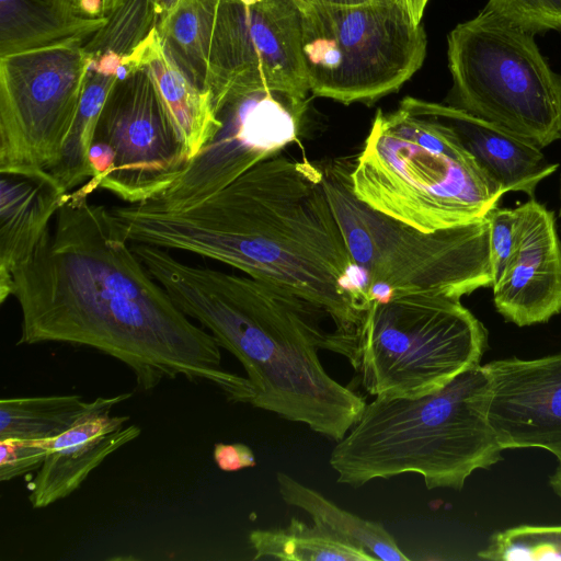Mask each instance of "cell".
I'll return each instance as SVG.
<instances>
[{"instance_id":"obj_28","label":"cell","mask_w":561,"mask_h":561,"mask_svg":"<svg viewBox=\"0 0 561 561\" xmlns=\"http://www.w3.org/2000/svg\"><path fill=\"white\" fill-rule=\"evenodd\" d=\"M489 249L493 285L502 277L517 244V208L494 206L489 213ZM493 287V286H492Z\"/></svg>"},{"instance_id":"obj_17","label":"cell","mask_w":561,"mask_h":561,"mask_svg":"<svg viewBox=\"0 0 561 561\" xmlns=\"http://www.w3.org/2000/svg\"><path fill=\"white\" fill-rule=\"evenodd\" d=\"M426 113L448 124L484 171L504 193L520 192L534 198L539 183L556 172L542 149L453 105L415 99Z\"/></svg>"},{"instance_id":"obj_12","label":"cell","mask_w":561,"mask_h":561,"mask_svg":"<svg viewBox=\"0 0 561 561\" xmlns=\"http://www.w3.org/2000/svg\"><path fill=\"white\" fill-rule=\"evenodd\" d=\"M255 87L309 91L299 0H220L206 90L214 104L230 90Z\"/></svg>"},{"instance_id":"obj_22","label":"cell","mask_w":561,"mask_h":561,"mask_svg":"<svg viewBox=\"0 0 561 561\" xmlns=\"http://www.w3.org/2000/svg\"><path fill=\"white\" fill-rule=\"evenodd\" d=\"M276 483L282 500L311 516L313 523L325 527L341 539L365 550L375 560L409 561L393 536L381 523L353 514L323 494L289 474L276 472Z\"/></svg>"},{"instance_id":"obj_25","label":"cell","mask_w":561,"mask_h":561,"mask_svg":"<svg viewBox=\"0 0 561 561\" xmlns=\"http://www.w3.org/2000/svg\"><path fill=\"white\" fill-rule=\"evenodd\" d=\"M253 560L280 561H374L365 550L313 523L291 518L287 527L254 529L249 534Z\"/></svg>"},{"instance_id":"obj_34","label":"cell","mask_w":561,"mask_h":561,"mask_svg":"<svg viewBox=\"0 0 561 561\" xmlns=\"http://www.w3.org/2000/svg\"><path fill=\"white\" fill-rule=\"evenodd\" d=\"M304 2H313V3H325V4H340V5H356V4H365L371 2H380L387 0H300Z\"/></svg>"},{"instance_id":"obj_6","label":"cell","mask_w":561,"mask_h":561,"mask_svg":"<svg viewBox=\"0 0 561 561\" xmlns=\"http://www.w3.org/2000/svg\"><path fill=\"white\" fill-rule=\"evenodd\" d=\"M353 163L336 159L320 168L367 306L412 293L460 299L493 286L488 215L449 229L421 231L360 202L352 188Z\"/></svg>"},{"instance_id":"obj_7","label":"cell","mask_w":561,"mask_h":561,"mask_svg":"<svg viewBox=\"0 0 561 561\" xmlns=\"http://www.w3.org/2000/svg\"><path fill=\"white\" fill-rule=\"evenodd\" d=\"M488 330L461 302L412 293L370 302L356 336V369L376 399H415L481 365Z\"/></svg>"},{"instance_id":"obj_19","label":"cell","mask_w":561,"mask_h":561,"mask_svg":"<svg viewBox=\"0 0 561 561\" xmlns=\"http://www.w3.org/2000/svg\"><path fill=\"white\" fill-rule=\"evenodd\" d=\"M138 62L149 73L191 161L221 127L209 92L194 84L165 53L157 27L141 47Z\"/></svg>"},{"instance_id":"obj_9","label":"cell","mask_w":561,"mask_h":561,"mask_svg":"<svg viewBox=\"0 0 561 561\" xmlns=\"http://www.w3.org/2000/svg\"><path fill=\"white\" fill-rule=\"evenodd\" d=\"M299 4L302 61L317 96L374 102L397 91L424 61L426 35L404 0Z\"/></svg>"},{"instance_id":"obj_32","label":"cell","mask_w":561,"mask_h":561,"mask_svg":"<svg viewBox=\"0 0 561 561\" xmlns=\"http://www.w3.org/2000/svg\"><path fill=\"white\" fill-rule=\"evenodd\" d=\"M178 2L179 0H151L157 16V25L169 14Z\"/></svg>"},{"instance_id":"obj_31","label":"cell","mask_w":561,"mask_h":561,"mask_svg":"<svg viewBox=\"0 0 561 561\" xmlns=\"http://www.w3.org/2000/svg\"><path fill=\"white\" fill-rule=\"evenodd\" d=\"M84 16L91 19L106 18L121 0H72Z\"/></svg>"},{"instance_id":"obj_16","label":"cell","mask_w":561,"mask_h":561,"mask_svg":"<svg viewBox=\"0 0 561 561\" xmlns=\"http://www.w3.org/2000/svg\"><path fill=\"white\" fill-rule=\"evenodd\" d=\"M117 404L101 407L62 434L48 439V454L28 484V501L45 508L73 493L105 458L136 439L141 428L129 416H111Z\"/></svg>"},{"instance_id":"obj_11","label":"cell","mask_w":561,"mask_h":561,"mask_svg":"<svg viewBox=\"0 0 561 561\" xmlns=\"http://www.w3.org/2000/svg\"><path fill=\"white\" fill-rule=\"evenodd\" d=\"M221 127L165 191L139 203L181 210L218 193L257 163L297 140L306 95L255 87L233 89L214 103Z\"/></svg>"},{"instance_id":"obj_4","label":"cell","mask_w":561,"mask_h":561,"mask_svg":"<svg viewBox=\"0 0 561 561\" xmlns=\"http://www.w3.org/2000/svg\"><path fill=\"white\" fill-rule=\"evenodd\" d=\"M490 396L479 365L415 399L375 398L331 451L336 482L359 488L417 473L428 490L460 491L474 470L502 460L504 449L488 416Z\"/></svg>"},{"instance_id":"obj_30","label":"cell","mask_w":561,"mask_h":561,"mask_svg":"<svg viewBox=\"0 0 561 561\" xmlns=\"http://www.w3.org/2000/svg\"><path fill=\"white\" fill-rule=\"evenodd\" d=\"M214 460L222 471L233 472L256 465L252 449L241 443H218L214 448Z\"/></svg>"},{"instance_id":"obj_36","label":"cell","mask_w":561,"mask_h":561,"mask_svg":"<svg viewBox=\"0 0 561 561\" xmlns=\"http://www.w3.org/2000/svg\"><path fill=\"white\" fill-rule=\"evenodd\" d=\"M560 199H561V184H560Z\"/></svg>"},{"instance_id":"obj_18","label":"cell","mask_w":561,"mask_h":561,"mask_svg":"<svg viewBox=\"0 0 561 561\" xmlns=\"http://www.w3.org/2000/svg\"><path fill=\"white\" fill-rule=\"evenodd\" d=\"M0 174V304H3L11 296L14 271L33 255L69 193L48 172Z\"/></svg>"},{"instance_id":"obj_33","label":"cell","mask_w":561,"mask_h":561,"mask_svg":"<svg viewBox=\"0 0 561 561\" xmlns=\"http://www.w3.org/2000/svg\"><path fill=\"white\" fill-rule=\"evenodd\" d=\"M428 0H404L413 21L420 24Z\"/></svg>"},{"instance_id":"obj_1","label":"cell","mask_w":561,"mask_h":561,"mask_svg":"<svg viewBox=\"0 0 561 561\" xmlns=\"http://www.w3.org/2000/svg\"><path fill=\"white\" fill-rule=\"evenodd\" d=\"M72 191L33 255L13 273L18 345L87 346L125 364L142 391L184 377L251 404L247 377L226 370L215 337L174 304L124 236L111 208Z\"/></svg>"},{"instance_id":"obj_2","label":"cell","mask_w":561,"mask_h":561,"mask_svg":"<svg viewBox=\"0 0 561 561\" xmlns=\"http://www.w3.org/2000/svg\"><path fill=\"white\" fill-rule=\"evenodd\" d=\"M111 211L130 243L219 261L308 301L331 319L355 360L365 290L320 167L278 153L192 207Z\"/></svg>"},{"instance_id":"obj_27","label":"cell","mask_w":561,"mask_h":561,"mask_svg":"<svg viewBox=\"0 0 561 561\" xmlns=\"http://www.w3.org/2000/svg\"><path fill=\"white\" fill-rule=\"evenodd\" d=\"M482 11L533 35L561 31V0H489Z\"/></svg>"},{"instance_id":"obj_20","label":"cell","mask_w":561,"mask_h":561,"mask_svg":"<svg viewBox=\"0 0 561 561\" xmlns=\"http://www.w3.org/2000/svg\"><path fill=\"white\" fill-rule=\"evenodd\" d=\"M105 22L84 16L72 0H0V56L85 42Z\"/></svg>"},{"instance_id":"obj_24","label":"cell","mask_w":561,"mask_h":561,"mask_svg":"<svg viewBox=\"0 0 561 561\" xmlns=\"http://www.w3.org/2000/svg\"><path fill=\"white\" fill-rule=\"evenodd\" d=\"M219 2L179 0L157 25L165 53L204 91H207L208 59Z\"/></svg>"},{"instance_id":"obj_14","label":"cell","mask_w":561,"mask_h":561,"mask_svg":"<svg viewBox=\"0 0 561 561\" xmlns=\"http://www.w3.org/2000/svg\"><path fill=\"white\" fill-rule=\"evenodd\" d=\"M491 387L488 416L503 449L541 448L561 462V352L482 365Z\"/></svg>"},{"instance_id":"obj_15","label":"cell","mask_w":561,"mask_h":561,"mask_svg":"<svg viewBox=\"0 0 561 561\" xmlns=\"http://www.w3.org/2000/svg\"><path fill=\"white\" fill-rule=\"evenodd\" d=\"M516 208L517 244L492 287L493 301L505 321L528 327L561 312V241L553 211L535 198Z\"/></svg>"},{"instance_id":"obj_23","label":"cell","mask_w":561,"mask_h":561,"mask_svg":"<svg viewBox=\"0 0 561 561\" xmlns=\"http://www.w3.org/2000/svg\"><path fill=\"white\" fill-rule=\"evenodd\" d=\"M131 397V392H125L99 397L91 402L78 394L3 398L0 401V439H50L88 413Z\"/></svg>"},{"instance_id":"obj_21","label":"cell","mask_w":561,"mask_h":561,"mask_svg":"<svg viewBox=\"0 0 561 561\" xmlns=\"http://www.w3.org/2000/svg\"><path fill=\"white\" fill-rule=\"evenodd\" d=\"M84 51L89 57V66L79 107L64 144L60 159L48 171L67 193L75 191L93 175L89 152L99 117L114 83L125 67V60L116 53L104 49H84Z\"/></svg>"},{"instance_id":"obj_29","label":"cell","mask_w":561,"mask_h":561,"mask_svg":"<svg viewBox=\"0 0 561 561\" xmlns=\"http://www.w3.org/2000/svg\"><path fill=\"white\" fill-rule=\"evenodd\" d=\"M48 454V439H0V481H11L39 469Z\"/></svg>"},{"instance_id":"obj_3","label":"cell","mask_w":561,"mask_h":561,"mask_svg":"<svg viewBox=\"0 0 561 561\" xmlns=\"http://www.w3.org/2000/svg\"><path fill=\"white\" fill-rule=\"evenodd\" d=\"M131 248L174 304L241 363L252 407L336 442L359 419L365 398L320 362L319 350L345 354L334 331L323 328V311L251 276L190 265L159 247Z\"/></svg>"},{"instance_id":"obj_10","label":"cell","mask_w":561,"mask_h":561,"mask_svg":"<svg viewBox=\"0 0 561 561\" xmlns=\"http://www.w3.org/2000/svg\"><path fill=\"white\" fill-rule=\"evenodd\" d=\"M83 43L0 56V173L38 174L58 163L88 72Z\"/></svg>"},{"instance_id":"obj_35","label":"cell","mask_w":561,"mask_h":561,"mask_svg":"<svg viewBox=\"0 0 561 561\" xmlns=\"http://www.w3.org/2000/svg\"><path fill=\"white\" fill-rule=\"evenodd\" d=\"M549 484L552 491L561 499V462L549 479Z\"/></svg>"},{"instance_id":"obj_8","label":"cell","mask_w":561,"mask_h":561,"mask_svg":"<svg viewBox=\"0 0 561 561\" xmlns=\"http://www.w3.org/2000/svg\"><path fill=\"white\" fill-rule=\"evenodd\" d=\"M458 108L540 149L561 139V75L534 35L484 11L448 35Z\"/></svg>"},{"instance_id":"obj_5","label":"cell","mask_w":561,"mask_h":561,"mask_svg":"<svg viewBox=\"0 0 561 561\" xmlns=\"http://www.w3.org/2000/svg\"><path fill=\"white\" fill-rule=\"evenodd\" d=\"M351 182L360 202L424 232L485 217L505 194L457 133L412 96L376 113Z\"/></svg>"},{"instance_id":"obj_26","label":"cell","mask_w":561,"mask_h":561,"mask_svg":"<svg viewBox=\"0 0 561 561\" xmlns=\"http://www.w3.org/2000/svg\"><path fill=\"white\" fill-rule=\"evenodd\" d=\"M478 557L492 561H561V525H518L501 530Z\"/></svg>"},{"instance_id":"obj_13","label":"cell","mask_w":561,"mask_h":561,"mask_svg":"<svg viewBox=\"0 0 561 561\" xmlns=\"http://www.w3.org/2000/svg\"><path fill=\"white\" fill-rule=\"evenodd\" d=\"M94 140L107 142L115 153L114 170L100 188L127 204L156 197L190 162L149 73L138 65L121 71L101 111Z\"/></svg>"}]
</instances>
